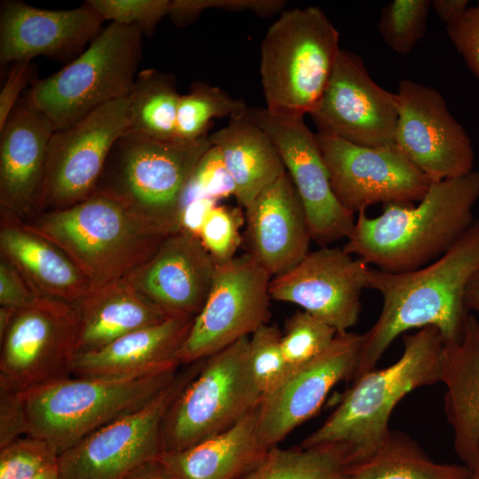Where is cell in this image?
<instances>
[{
	"label": "cell",
	"mask_w": 479,
	"mask_h": 479,
	"mask_svg": "<svg viewBox=\"0 0 479 479\" xmlns=\"http://www.w3.org/2000/svg\"><path fill=\"white\" fill-rule=\"evenodd\" d=\"M193 319L169 317L129 333L102 349L77 354L71 374L122 377L180 367L178 355Z\"/></svg>",
	"instance_id": "cell-24"
},
{
	"label": "cell",
	"mask_w": 479,
	"mask_h": 479,
	"mask_svg": "<svg viewBox=\"0 0 479 479\" xmlns=\"http://www.w3.org/2000/svg\"><path fill=\"white\" fill-rule=\"evenodd\" d=\"M34 67L31 61H19L12 64L4 84L0 92V130H2L20 100L25 87L32 79Z\"/></svg>",
	"instance_id": "cell-45"
},
{
	"label": "cell",
	"mask_w": 479,
	"mask_h": 479,
	"mask_svg": "<svg viewBox=\"0 0 479 479\" xmlns=\"http://www.w3.org/2000/svg\"><path fill=\"white\" fill-rule=\"evenodd\" d=\"M363 334L337 333L318 357L291 374L275 392L262 397L259 431L268 448L279 445L321 408L339 382L353 380L359 362Z\"/></svg>",
	"instance_id": "cell-19"
},
{
	"label": "cell",
	"mask_w": 479,
	"mask_h": 479,
	"mask_svg": "<svg viewBox=\"0 0 479 479\" xmlns=\"http://www.w3.org/2000/svg\"><path fill=\"white\" fill-rule=\"evenodd\" d=\"M216 266L199 237L181 230L167 236L126 279L169 317L194 318L209 294Z\"/></svg>",
	"instance_id": "cell-22"
},
{
	"label": "cell",
	"mask_w": 479,
	"mask_h": 479,
	"mask_svg": "<svg viewBox=\"0 0 479 479\" xmlns=\"http://www.w3.org/2000/svg\"><path fill=\"white\" fill-rule=\"evenodd\" d=\"M74 305L79 318L77 354L98 350L129 333L169 318L126 278L94 287Z\"/></svg>",
	"instance_id": "cell-28"
},
{
	"label": "cell",
	"mask_w": 479,
	"mask_h": 479,
	"mask_svg": "<svg viewBox=\"0 0 479 479\" xmlns=\"http://www.w3.org/2000/svg\"><path fill=\"white\" fill-rule=\"evenodd\" d=\"M285 5L286 1L283 0H172L169 16L176 26L185 27L208 9L250 11L266 18L283 11Z\"/></svg>",
	"instance_id": "cell-41"
},
{
	"label": "cell",
	"mask_w": 479,
	"mask_h": 479,
	"mask_svg": "<svg viewBox=\"0 0 479 479\" xmlns=\"http://www.w3.org/2000/svg\"><path fill=\"white\" fill-rule=\"evenodd\" d=\"M245 210L247 254L272 278L294 268L310 252L304 209L287 172Z\"/></svg>",
	"instance_id": "cell-23"
},
{
	"label": "cell",
	"mask_w": 479,
	"mask_h": 479,
	"mask_svg": "<svg viewBox=\"0 0 479 479\" xmlns=\"http://www.w3.org/2000/svg\"><path fill=\"white\" fill-rule=\"evenodd\" d=\"M469 6L468 0H433L431 7L446 25L459 19Z\"/></svg>",
	"instance_id": "cell-47"
},
{
	"label": "cell",
	"mask_w": 479,
	"mask_h": 479,
	"mask_svg": "<svg viewBox=\"0 0 479 479\" xmlns=\"http://www.w3.org/2000/svg\"><path fill=\"white\" fill-rule=\"evenodd\" d=\"M282 333L277 326L263 325L249 337V365L263 397L275 392L289 376L281 349Z\"/></svg>",
	"instance_id": "cell-36"
},
{
	"label": "cell",
	"mask_w": 479,
	"mask_h": 479,
	"mask_svg": "<svg viewBox=\"0 0 479 479\" xmlns=\"http://www.w3.org/2000/svg\"><path fill=\"white\" fill-rule=\"evenodd\" d=\"M205 359V358H204ZM204 359L182 365L173 381L144 407L86 436L59 456V479H125L162 452L163 419Z\"/></svg>",
	"instance_id": "cell-10"
},
{
	"label": "cell",
	"mask_w": 479,
	"mask_h": 479,
	"mask_svg": "<svg viewBox=\"0 0 479 479\" xmlns=\"http://www.w3.org/2000/svg\"><path fill=\"white\" fill-rule=\"evenodd\" d=\"M0 251L38 296L75 304L94 287L60 248L18 219L1 216Z\"/></svg>",
	"instance_id": "cell-26"
},
{
	"label": "cell",
	"mask_w": 479,
	"mask_h": 479,
	"mask_svg": "<svg viewBox=\"0 0 479 479\" xmlns=\"http://www.w3.org/2000/svg\"><path fill=\"white\" fill-rule=\"evenodd\" d=\"M478 272L479 219L446 252L421 268L393 273L371 267L366 288L381 294L382 307L375 323L363 334L353 380L374 369L393 341L409 330L432 326L446 343L458 341L471 314L466 292Z\"/></svg>",
	"instance_id": "cell-1"
},
{
	"label": "cell",
	"mask_w": 479,
	"mask_h": 479,
	"mask_svg": "<svg viewBox=\"0 0 479 479\" xmlns=\"http://www.w3.org/2000/svg\"><path fill=\"white\" fill-rule=\"evenodd\" d=\"M479 170L433 182L418 205L389 204L369 217L359 212L342 247L370 266L393 273L437 259L475 220Z\"/></svg>",
	"instance_id": "cell-2"
},
{
	"label": "cell",
	"mask_w": 479,
	"mask_h": 479,
	"mask_svg": "<svg viewBox=\"0 0 479 479\" xmlns=\"http://www.w3.org/2000/svg\"><path fill=\"white\" fill-rule=\"evenodd\" d=\"M59 456L45 440L26 435L0 449V479H28L57 465Z\"/></svg>",
	"instance_id": "cell-37"
},
{
	"label": "cell",
	"mask_w": 479,
	"mask_h": 479,
	"mask_svg": "<svg viewBox=\"0 0 479 479\" xmlns=\"http://www.w3.org/2000/svg\"><path fill=\"white\" fill-rule=\"evenodd\" d=\"M27 435L20 392L0 381V449Z\"/></svg>",
	"instance_id": "cell-43"
},
{
	"label": "cell",
	"mask_w": 479,
	"mask_h": 479,
	"mask_svg": "<svg viewBox=\"0 0 479 479\" xmlns=\"http://www.w3.org/2000/svg\"><path fill=\"white\" fill-rule=\"evenodd\" d=\"M246 114L277 147L304 209L311 240L323 247L347 239L355 214L335 196L316 134L303 118L275 115L265 107H248Z\"/></svg>",
	"instance_id": "cell-15"
},
{
	"label": "cell",
	"mask_w": 479,
	"mask_h": 479,
	"mask_svg": "<svg viewBox=\"0 0 479 479\" xmlns=\"http://www.w3.org/2000/svg\"><path fill=\"white\" fill-rule=\"evenodd\" d=\"M105 19L86 1L70 10L36 8L20 0L0 4V63L77 57L102 30Z\"/></svg>",
	"instance_id": "cell-21"
},
{
	"label": "cell",
	"mask_w": 479,
	"mask_h": 479,
	"mask_svg": "<svg viewBox=\"0 0 479 479\" xmlns=\"http://www.w3.org/2000/svg\"><path fill=\"white\" fill-rule=\"evenodd\" d=\"M310 115L319 133L363 146L395 144L397 94L377 84L354 52L341 50L322 98Z\"/></svg>",
	"instance_id": "cell-17"
},
{
	"label": "cell",
	"mask_w": 479,
	"mask_h": 479,
	"mask_svg": "<svg viewBox=\"0 0 479 479\" xmlns=\"http://www.w3.org/2000/svg\"><path fill=\"white\" fill-rule=\"evenodd\" d=\"M396 94L395 144L416 167L433 182L475 170L471 139L436 89L404 79Z\"/></svg>",
	"instance_id": "cell-16"
},
{
	"label": "cell",
	"mask_w": 479,
	"mask_h": 479,
	"mask_svg": "<svg viewBox=\"0 0 479 479\" xmlns=\"http://www.w3.org/2000/svg\"><path fill=\"white\" fill-rule=\"evenodd\" d=\"M125 479H176V477L156 459L139 466Z\"/></svg>",
	"instance_id": "cell-48"
},
{
	"label": "cell",
	"mask_w": 479,
	"mask_h": 479,
	"mask_svg": "<svg viewBox=\"0 0 479 479\" xmlns=\"http://www.w3.org/2000/svg\"><path fill=\"white\" fill-rule=\"evenodd\" d=\"M38 297L20 272L7 260L0 261V305L16 310L28 306Z\"/></svg>",
	"instance_id": "cell-44"
},
{
	"label": "cell",
	"mask_w": 479,
	"mask_h": 479,
	"mask_svg": "<svg viewBox=\"0 0 479 479\" xmlns=\"http://www.w3.org/2000/svg\"><path fill=\"white\" fill-rule=\"evenodd\" d=\"M105 20L137 26L151 36L157 24L169 15L171 0H89Z\"/></svg>",
	"instance_id": "cell-39"
},
{
	"label": "cell",
	"mask_w": 479,
	"mask_h": 479,
	"mask_svg": "<svg viewBox=\"0 0 479 479\" xmlns=\"http://www.w3.org/2000/svg\"><path fill=\"white\" fill-rule=\"evenodd\" d=\"M352 479H473L468 467L431 459L407 435L391 431L387 442L364 460L349 466Z\"/></svg>",
	"instance_id": "cell-30"
},
{
	"label": "cell",
	"mask_w": 479,
	"mask_h": 479,
	"mask_svg": "<svg viewBox=\"0 0 479 479\" xmlns=\"http://www.w3.org/2000/svg\"><path fill=\"white\" fill-rule=\"evenodd\" d=\"M370 269L363 259L343 248L323 247L273 277L271 297L298 305L337 333L347 332L358 320Z\"/></svg>",
	"instance_id": "cell-18"
},
{
	"label": "cell",
	"mask_w": 479,
	"mask_h": 479,
	"mask_svg": "<svg viewBox=\"0 0 479 479\" xmlns=\"http://www.w3.org/2000/svg\"><path fill=\"white\" fill-rule=\"evenodd\" d=\"M216 205V200L207 197L186 201L181 216V229L199 237L208 215Z\"/></svg>",
	"instance_id": "cell-46"
},
{
	"label": "cell",
	"mask_w": 479,
	"mask_h": 479,
	"mask_svg": "<svg viewBox=\"0 0 479 479\" xmlns=\"http://www.w3.org/2000/svg\"><path fill=\"white\" fill-rule=\"evenodd\" d=\"M465 302L470 313L471 311L479 313V272L473 278L467 287Z\"/></svg>",
	"instance_id": "cell-49"
},
{
	"label": "cell",
	"mask_w": 479,
	"mask_h": 479,
	"mask_svg": "<svg viewBox=\"0 0 479 479\" xmlns=\"http://www.w3.org/2000/svg\"><path fill=\"white\" fill-rule=\"evenodd\" d=\"M211 146L208 134L177 142L129 130L114 145L96 190L120 197L162 235L176 233L195 169Z\"/></svg>",
	"instance_id": "cell-6"
},
{
	"label": "cell",
	"mask_w": 479,
	"mask_h": 479,
	"mask_svg": "<svg viewBox=\"0 0 479 479\" xmlns=\"http://www.w3.org/2000/svg\"><path fill=\"white\" fill-rule=\"evenodd\" d=\"M403 342L395 363L352 381L335 409L301 445L335 447L353 465L387 442L395 406L408 393L440 382L442 376L445 341L436 327L405 334Z\"/></svg>",
	"instance_id": "cell-3"
},
{
	"label": "cell",
	"mask_w": 479,
	"mask_h": 479,
	"mask_svg": "<svg viewBox=\"0 0 479 479\" xmlns=\"http://www.w3.org/2000/svg\"><path fill=\"white\" fill-rule=\"evenodd\" d=\"M23 224L60 248L93 287L129 276L167 237L120 197L103 190Z\"/></svg>",
	"instance_id": "cell-4"
},
{
	"label": "cell",
	"mask_w": 479,
	"mask_h": 479,
	"mask_svg": "<svg viewBox=\"0 0 479 479\" xmlns=\"http://www.w3.org/2000/svg\"><path fill=\"white\" fill-rule=\"evenodd\" d=\"M247 108L243 100L232 98L218 87L193 82L190 91L179 99L175 141H195L208 134L214 118H232Z\"/></svg>",
	"instance_id": "cell-33"
},
{
	"label": "cell",
	"mask_w": 479,
	"mask_h": 479,
	"mask_svg": "<svg viewBox=\"0 0 479 479\" xmlns=\"http://www.w3.org/2000/svg\"><path fill=\"white\" fill-rule=\"evenodd\" d=\"M28 479H59L58 464L46 468Z\"/></svg>",
	"instance_id": "cell-51"
},
{
	"label": "cell",
	"mask_w": 479,
	"mask_h": 479,
	"mask_svg": "<svg viewBox=\"0 0 479 479\" xmlns=\"http://www.w3.org/2000/svg\"><path fill=\"white\" fill-rule=\"evenodd\" d=\"M143 35L137 26L111 22L67 66L31 83L33 103L59 130L129 96L138 73Z\"/></svg>",
	"instance_id": "cell-8"
},
{
	"label": "cell",
	"mask_w": 479,
	"mask_h": 479,
	"mask_svg": "<svg viewBox=\"0 0 479 479\" xmlns=\"http://www.w3.org/2000/svg\"><path fill=\"white\" fill-rule=\"evenodd\" d=\"M349 466L344 452L333 446L277 445L240 479H352Z\"/></svg>",
	"instance_id": "cell-32"
},
{
	"label": "cell",
	"mask_w": 479,
	"mask_h": 479,
	"mask_svg": "<svg viewBox=\"0 0 479 479\" xmlns=\"http://www.w3.org/2000/svg\"><path fill=\"white\" fill-rule=\"evenodd\" d=\"M129 97L130 131L156 140L175 141L181 95L172 75L154 68L139 71Z\"/></svg>",
	"instance_id": "cell-31"
},
{
	"label": "cell",
	"mask_w": 479,
	"mask_h": 479,
	"mask_svg": "<svg viewBox=\"0 0 479 479\" xmlns=\"http://www.w3.org/2000/svg\"><path fill=\"white\" fill-rule=\"evenodd\" d=\"M446 32L467 68L479 78V1L446 25Z\"/></svg>",
	"instance_id": "cell-42"
},
{
	"label": "cell",
	"mask_w": 479,
	"mask_h": 479,
	"mask_svg": "<svg viewBox=\"0 0 479 479\" xmlns=\"http://www.w3.org/2000/svg\"><path fill=\"white\" fill-rule=\"evenodd\" d=\"M246 112L209 135L234 181V197L244 208L287 172L271 138Z\"/></svg>",
	"instance_id": "cell-29"
},
{
	"label": "cell",
	"mask_w": 479,
	"mask_h": 479,
	"mask_svg": "<svg viewBox=\"0 0 479 479\" xmlns=\"http://www.w3.org/2000/svg\"><path fill=\"white\" fill-rule=\"evenodd\" d=\"M430 0H394L382 8L378 30L395 52L407 54L425 36Z\"/></svg>",
	"instance_id": "cell-35"
},
{
	"label": "cell",
	"mask_w": 479,
	"mask_h": 479,
	"mask_svg": "<svg viewBox=\"0 0 479 479\" xmlns=\"http://www.w3.org/2000/svg\"><path fill=\"white\" fill-rule=\"evenodd\" d=\"M440 382L454 451L474 470L479 466V320L473 314L460 338L445 342Z\"/></svg>",
	"instance_id": "cell-25"
},
{
	"label": "cell",
	"mask_w": 479,
	"mask_h": 479,
	"mask_svg": "<svg viewBox=\"0 0 479 479\" xmlns=\"http://www.w3.org/2000/svg\"><path fill=\"white\" fill-rule=\"evenodd\" d=\"M234 181L219 150L212 145L198 163L190 182L185 202L197 197L217 201L235 195Z\"/></svg>",
	"instance_id": "cell-40"
},
{
	"label": "cell",
	"mask_w": 479,
	"mask_h": 479,
	"mask_svg": "<svg viewBox=\"0 0 479 479\" xmlns=\"http://www.w3.org/2000/svg\"><path fill=\"white\" fill-rule=\"evenodd\" d=\"M244 217L240 208L217 204L208 215L199 239L217 264L235 257L242 240L240 230Z\"/></svg>",
	"instance_id": "cell-38"
},
{
	"label": "cell",
	"mask_w": 479,
	"mask_h": 479,
	"mask_svg": "<svg viewBox=\"0 0 479 479\" xmlns=\"http://www.w3.org/2000/svg\"><path fill=\"white\" fill-rule=\"evenodd\" d=\"M180 367L122 377L70 375L20 392L27 435L45 440L60 454L99 428L146 405Z\"/></svg>",
	"instance_id": "cell-5"
},
{
	"label": "cell",
	"mask_w": 479,
	"mask_h": 479,
	"mask_svg": "<svg viewBox=\"0 0 479 479\" xmlns=\"http://www.w3.org/2000/svg\"><path fill=\"white\" fill-rule=\"evenodd\" d=\"M130 128V97L126 96L55 130L48 147L41 213L62 209L90 197L114 145Z\"/></svg>",
	"instance_id": "cell-13"
},
{
	"label": "cell",
	"mask_w": 479,
	"mask_h": 479,
	"mask_svg": "<svg viewBox=\"0 0 479 479\" xmlns=\"http://www.w3.org/2000/svg\"><path fill=\"white\" fill-rule=\"evenodd\" d=\"M338 30L318 7L282 11L265 33L260 76L265 108L303 118L318 105L341 51Z\"/></svg>",
	"instance_id": "cell-7"
},
{
	"label": "cell",
	"mask_w": 479,
	"mask_h": 479,
	"mask_svg": "<svg viewBox=\"0 0 479 479\" xmlns=\"http://www.w3.org/2000/svg\"><path fill=\"white\" fill-rule=\"evenodd\" d=\"M16 309L9 307H0V338H2L8 329Z\"/></svg>",
	"instance_id": "cell-50"
},
{
	"label": "cell",
	"mask_w": 479,
	"mask_h": 479,
	"mask_svg": "<svg viewBox=\"0 0 479 479\" xmlns=\"http://www.w3.org/2000/svg\"><path fill=\"white\" fill-rule=\"evenodd\" d=\"M271 279L248 254L217 264L207 300L180 349V364L202 360L269 324Z\"/></svg>",
	"instance_id": "cell-12"
},
{
	"label": "cell",
	"mask_w": 479,
	"mask_h": 479,
	"mask_svg": "<svg viewBox=\"0 0 479 479\" xmlns=\"http://www.w3.org/2000/svg\"><path fill=\"white\" fill-rule=\"evenodd\" d=\"M78 334L72 303L40 296L16 310L0 338V381L24 392L72 375Z\"/></svg>",
	"instance_id": "cell-11"
},
{
	"label": "cell",
	"mask_w": 479,
	"mask_h": 479,
	"mask_svg": "<svg viewBox=\"0 0 479 479\" xmlns=\"http://www.w3.org/2000/svg\"><path fill=\"white\" fill-rule=\"evenodd\" d=\"M474 477L473 479H479V466L473 470Z\"/></svg>",
	"instance_id": "cell-52"
},
{
	"label": "cell",
	"mask_w": 479,
	"mask_h": 479,
	"mask_svg": "<svg viewBox=\"0 0 479 479\" xmlns=\"http://www.w3.org/2000/svg\"><path fill=\"white\" fill-rule=\"evenodd\" d=\"M249 337L204 359L163 419L162 452L181 451L220 435L259 404L263 395L250 369Z\"/></svg>",
	"instance_id": "cell-9"
},
{
	"label": "cell",
	"mask_w": 479,
	"mask_h": 479,
	"mask_svg": "<svg viewBox=\"0 0 479 479\" xmlns=\"http://www.w3.org/2000/svg\"><path fill=\"white\" fill-rule=\"evenodd\" d=\"M336 334L334 327L307 311L302 310L291 315L281 337L289 376L322 354Z\"/></svg>",
	"instance_id": "cell-34"
},
{
	"label": "cell",
	"mask_w": 479,
	"mask_h": 479,
	"mask_svg": "<svg viewBox=\"0 0 479 479\" xmlns=\"http://www.w3.org/2000/svg\"><path fill=\"white\" fill-rule=\"evenodd\" d=\"M55 130L27 91L0 130L1 216L26 223L41 213L48 147Z\"/></svg>",
	"instance_id": "cell-20"
},
{
	"label": "cell",
	"mask_w": 479,
	"mask_h": 479,
	"mask_svg": "<svg viewBox=\"0 0 479 479\" xmlns=\"http://www.w3.org/2000/svg\"><path fill=\"white\" fill-rule=\"evenodd\" d=\"M259 404L227 431L157 458L176 479H240L264 459L270 448L263 442Z\"/></svg>",
	"instance_id": "cell-27"
},
{
	"label": "cell",
	"mask_w": 479,
	"mask_h": 479,
	"mask_svg": "<svg viewBox=\"0 0 479 479\" xmlns=\"http://www.w3.org/2000/svg\"><path fill=\"white\" fill-rule=\"evenodd\" d=\"M334 192L358 214L375 204L413 205L433 181L396 145L363 146L318 132Z\"/></svg>",
	"instance_id": "cell-14"
}]
</instances>
